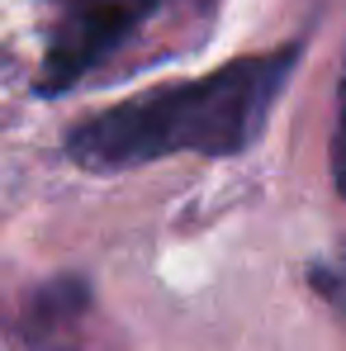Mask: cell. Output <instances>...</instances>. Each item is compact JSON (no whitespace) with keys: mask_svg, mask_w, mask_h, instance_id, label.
<instances>
[{"mask_svg":"<svg viewBox=\"0 0 346 351\" xmlns=\"http://www.w3.org/2000/svg\"><path fill=\"white\" fill-rule=\"evenodd\" d=\"M294 62H299V48H285L266 58L228 62L171 90L133 95L95 114L90 123H81L66 138V152L76 167H90V171H123L171 152L232 157L261 133Z\"/></svg>","mask_w":346,"mask_h":351,"instance_id":"cell-1","label":"cell"},{"mask_svg":"<svg viewBox=\"0 0 346 351\" xmlns=\"http://www.w3.org/2000/svg\"><path fill=\"white\" fill-rule=\"evenodd\" d=\"M157 0H66V14L53 29L48 58H43V95H58L76 86L95 62H105L119 43L138 29V19Z\"/></svg>","mask_w":346,"mask_h":351,"instance_id":"cell-2","label":"cell"},{"mask_svg":"<svg viewBox=\"0 0 346 351\" xmlns=\"http://www.w3.org/2000/svg\"><path fill=\"white\" fill-rule=\"evenodd\" d=\"M332 180L346 195V66H342V95H337V133H332Z\"/></svg>","mask_w":346,"mask_h":351,"instance_id":"cell-3","label":"cell"},{"mask_svg":"<svg viewBox=\"0 0 346 351\" xmlns=\"http://www.w3.org/2000/svg\"><path fill=\"white\" fill-rule=\"evenodd\" d=\"M313 285L328 294L332 304H342V308H346V256H342V261H332V266H313Z\"/></svg>","mask_w":346,"mask_h":351,"instance_id":"cell-4","label":"cell"}]
</instances>
